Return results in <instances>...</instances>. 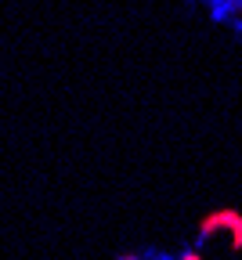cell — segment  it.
I'll use <instances>...</instances> for the list:
<instances>
[{"label": "cell", "instance_id": "2", "mask_svg": "<svg viewBox=\"0 0 242 260\" xmlns=\"http://www.w3.org/2000/svg\"><path fill=\"white\" fill-rule=\"evenodd\" d=\"M119 260H177V256H170V253H156V249H148V253H130V256H119ZM185 260H192V256H185Z\"/></svg>", "mask_w": 242, "mask_h": 260}, {"label": "cell", "instance_id": "1", "mask_svg": "<svg viewBox=\"0 0 242 260\" xmlns=\"http://www.w3.org/2000/svg\"><path fill=\"white\" fill-rule=\"evenodd\" d=\"M231 4H242V0H210V11L217 22H228L231 29H242V11H231Z\"/></svg>", "mask_w": 242, "mask_h": 260}]
</instances>
